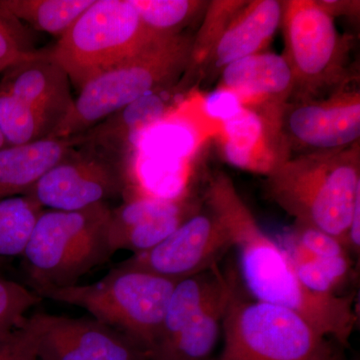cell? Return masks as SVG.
Listing matches in <instances>:
<instances>
[{
    "instance_id": "6da1fadb",
    "label": "cell",
    "mask_w": 360,
    "mask_h": 360,
    "mask_svg": "<svg viewBox=\"0 0 360 360\" xmlns=\"http://www.w3.org/2000/svg\"><path fill=\"white\" fill-rule=\"evenodd\" d=\"M205 200L229 231L243 283L255 300L292 310L322 336L347 347L357 321L354 295H321L307 290L288 251L260 229L226 175L210 180Z\"/></svg>"
},
{
    "instance_id": "7a4b0ae2",
    "label": "cell",
    "mask_w": 360,
    "mask_h": 360,
    "mask_svg": "<svg viewBox=\"0 0 360 360\" xmlns=\"http://www.w3.org/2000/svg\"><path fill=\"white\" fill-rule=\"evenodd\" d=\"M359 141L348 148L288 158L265 182L270 200L295 219L335 236L347 248L360 198Z\"/></svg>"
},
{
    "instance_id": "3957f363",
    "label": "cell",
    "mask_w": 360,
    "mask_h": 360,
    "mask_svg": "<svg viewBox=\"0 0 360 360\" xmlns=\"http://www.w3.org/2000/svg\"><path fill=\"white\" fill-rule=\"evenodd\" d=\"M193 39L160 35L141 51L91 78L51 139L77 136L141 97L179 84L191 58Z\"/></svg>"
},
{
    "instance_id": "277c9868",
    "label": "cell",
    "mask_w": 360,
    "mask_h": 360,
    "mask_svg": "<svg viewBox=\"0 0 360 360\" xmlns=\"http://www.w3.org/2000/svg\"><path fill=\"white\" fill-rule=\"evenodd\" d=\"M106 203L78 212L44 210L23 250L22 264L33 291L77 284L113 255L108 243L110 215Z\"/></svg>"
},
{
    "instance_id": "5b68a950",
    "label": "cell",
    "mask_w": 360,
    "mask_h": 360,
    "mask_svg": "<svg viewBox=\"0 0 360 360\" xmlns=\"http://www.w3.org/2000/svg\"><path fill=\"white\" fill-rule=\"evenodd\" d=\"M177 283L141 270L115 266L96 283L47 290L39 296L86 310L94 319L129 336L150 355Z\"/></svg>"
},
{
    "instance_id": "8992f818",
    "label": "cell",
    "mask_w": 360,
    "mask_h": 360,
    "mask_svg": "<svg viewBox=\"0 0 360 360\" xmlns=\"http://www.w3.org/2000/svg\"><path fill=\"white\" fill-rule=\"evenodd\" d=\"M160 35L167 34L146 28L131 0H94L49 52L79 91Z\"/></svg>"
},
{
    "instance_id": "52a82bcc",
    "label": "cell",
    "mask_w": 360,
    "mask_h": 360,
    "mask_svg": "<svg viewBox=\"0 0 360 360\" xmlns=\"http://www.w3.org/2000/svg\"><path fill=\"white\" fill-rule=\"evenodd\" d=\"M281 4L283 56L292 73L291 97L296 101L319 99L352 82L347 68L350 44L338 32L330 11L314 0Z\"/></svg>"
},
{
    "instance_id": "ba28073f",
    "label": "cell",
    "mask_w": 360,
    "mask_h": 360,
    "mask_svg": "<svg viewBox=\"0 0 360 360\" xmlns=\"http://www.w3.org/2000/svg\"><path fill=\"white\" fill-rule=\"evenodd\" d=\"M224 348L212 360H326L333 349L300 314L248 300L234 290L222 323Z\"/></svg>"
},
{
    "instance_id": "9c48e42d",
    "label": "cell",
    "mask_w": 360,
    "mask_h": 360,
    "mask_svg": "<svg viewBox=\"0 0 360 360\" xmlns=\"http://www.w3.org/2000/svg\"><path fill=\"white\" fill-rule=\"evenodd\" d=\"M127 163L91 146L71 149L25 194L42 210L78 212L124 191Z\"/></svg>"
},
{
    "instance_id": "30bf717a",
    "label": "cell",
    "mask_w": 360,
    "mask_h": 360,
    "mask_svg": "<svg viewBox=\"0 0 360 360\" xmlns=\"http://www.w3.org/2000/svg\"><path fill=\"white\" fill-rule=\"evenodd\" d=\"M229 231L207 208L196 212L150 250L116 265L179 281L210 269L231 248Z\"/></svg>"
},
{
    "instance_id": "8fae6325",
    "label": "cell",
    "mask_w": 360,
    "mask_h": 360,
    "mask_svg": "<svg viewBox=\"0 0 360 360\" xmlns=\"http://www.w3.org/2000/svg\"><path fill=\"white\" fill-rule=\"evenodd\" d=\"M323 99L296 101L283 112L281 127L288 146L291 142L305 153L335 150L359 142L360 94L350 84Z\"/></svg>"
},
{
    "instance_id": "7c38bea8",
    "label": "cell",
    "mask_w": 360,
    "mask_h": 360,
    "mask_svg": "<svg viewBox=\"0 0 360 360\" xmlns=\"http://www.w3.org/2000/svg\"><path fill=\"white\" fill-rule=\"evenodd\" d=\"M39 360H150L148 350L96 319L34 314Z\"/></svg>"
},
{
    "instance_id": "4fadbf2b",
    "label": "cell",
    "mask_w": 360,
    "mask_h": 360,
    "mask_svg": "<svg viewBox=\"0 0 360 360\" xmlns=\"http://www.w3.org/2000/svg\"><path fill=\"white\" fill-rule=\"evenodd\" d=\"M193 198L179 200L134 198L110 210L108 243L113 255L118 250L134 255L155 248L189 217L200 212Z\"/></svg>"
},
{
    "instance_id": "5bb4252c",
    "label": "cell",
    "mask_w": 360,
    "mask_h": 360,
    "mask_svg": "<svg viewBox=\"0 0 360 360\" xmlns=\"http://www.w3.org/2000/svg\"><path fill=\"white\" fill-rule=\"evenodd\" d=\"M2 73L0 89L18 98L51 129L52 134L68 115L75 101L70 77L65 70L51 58L49 51H35L30 58Z\"/></svg>"
},
{
    "instance_id": "9a60e30c",
    "label": "cell",
    "mask_w": 360,
    "mask_h": 360,
    "mask_svg": "<svg viewBox=\"0 0 360 360\" xmlns=\"http://www.w3.org/2000/svg\"><path fill=\"white\" fill-rule=\"evenodd\" d=\"M222 150L229 165L269 176L288 160L281 115L245 106L221 123Z\"/></svg>"
},
{
    "instance_id": "2e32d148",
    "label": "cell",
    "mask_w": 360,
    "mask_h": 360,
    "mask_svg": "<svg viewBox=\"0 0 360 360\" xmlns=\"http://www.w3.org/2000/svg\"><path fill=\"white\" fill-rule=\"evenodd\" d=\"M176 85L141 97L90 127L79 137V144L91 146L127 163L143 134L160 123L170 110Z\"/></svg>"
},
{
    "instance_id": "e0dca14e",
    "label": "cell",
    "mask_w": 360,
    "mask_h": 360,
    "mask_svg": "<svg viewBox=\"0 0 360 360\" xmlns=\"http://www.w3.org/2000/svg\"><path fill=\"white\" fill-rule=\"evenodd\" d=\"M219 89L238 96L243 105L251 99L266 101L269 106L283 108L292 94L290 65L283 56L260 52L229 63L222 70Z\"/></svg>"
},
{
    "instance_id": "ac0fdd59",
    "label": "cell",
    "mask_w": 360,
    "mask_h": 360,
    "mask_svg": "<svg viewBox=\"0 0 360 360\" xmlns=\"http://www.w3.org/2000/svg\"><path fill=\"white\" fill-rule=\"evenodd\" d=\"M283 4L276 0L246 1L225 28L208 65L217 70L266 49L281 26Z\"/></svg>"
},
{
    "instance_id": "d6986e66",
    "label": "cell",
    "mask_w": 360,
    "mask_h": 360,
    "mask_svg": "<svg viewBox=\"0 0 360 360\" xmlns=\"http://www.w3.org/2000/svg\"><path fill=\"white\" fill-rule=\"evenodd\" d=\"M79 137L44 139L0 149V200L25 195L75 146Z\"/></svg>"
},
{
    "instance_id": "ffe728a7",
    "label": "cell",
    "mask_w": 360,
    "mask_h": 360,
    "mask_svg": "<svg viewBox=\"0 0 360 360\" xmlns=\"http://www.w3.org/2000/svg\"><path fill=\"white\" fill-rule=\"evenodd\" d=\"M236 284L231 283L186 328L150 354V360H212Z\"/></svg>"
},
{
    "instance_id": "44dd1931",
    "label": "cell",
    "mask_w": 360,
    "mask_h": 360,
    "mask_svg": "<svg viewBox=\"0 0 360 360\" xmlns=\"http://www.w3.org/2000/svg\"><path fill=\"white\" fill-rule=\"evenodd\" d=\"M231 284L229 277L220 271L219 264L175 284L168 300L160 338L151 352L179 335Z\"/></svg>"
},
{
    "instance_id": "7402d4cb",
    "label": "cell",
    "mask_w": 360,
    "mask_h": 360,
    "mask_svg": "<svg viewBox=\"0 0 360 360\" xmlns=\"http://www.w3.org/2000/svg\"><path fill=\"white\" fill-rule=\"evenodd\" d=\"M94 0H0V7L33 30L60 39Z\"/></svg>"
},
{
    "instance_id": "603a6c76",
    "label": "cell",
    "mask_w": 360,
    "mask_h": 360,
    "mask_svg": "<svg viewBox=\"0 0 360 360\" xmlns=\"http://www.w3.org/2000/svg\"><path fill=\"white\" fill-rule=\"evenodd\" d=\"M42 210L25 195L0 200V269L21 257Z\"/></svg>"
},
{
    "instance_id": "cb8c5ba5",
    "label": "cell",
    "mask_w": 360,
    "mask_h": 360,
    "mask_svg": "<svg viewBox=\"0 0 360 360\" xmlns=\"http://www.w3.org/2000/svg\"><path fill=\"white\" fill-rule=\"evenodd\" d=\"M245 2L213 1L208 6L203 25L195 39H193L188 66L181 82L188 77H193L200 66L210 63L215 45L219 42L225 28L239 9L245 6Z\"/></svg>"
},
{
    "instance_id": "d4e9b609",
    "label": "cell",
    "mask_w": 360,
    "mask_h": 360,
    "mask_svg": "<svg viewBox=\"0 0 360 360\" xmlns=\"http://www.w3.org/2000/svg\"><path fill=\"white\" fill-rule=\"evenodd\" d=\"M143 25L158 34H179L202 7L195 0H131Z\"/></svg>"
},
{
    "instance_id": "484cf974",
    "label": "cell",
    "mask_w": 360,
    "mask_h": 360,
    "mask_svg": "<svg viewBox=\"0 0 360 360\" xmlns=\"http://www.w3.org/2000/svg\"><path fill=\"white\" fill-rule=\"evenodd\" d=\"M0 132L7 146L49 139L51 130L8 92L0 89Z\"/></svg>"
},
{
    "instance_id": "4316f807",
    "label": "cell",
    "mask_w": 360,
    "mask_h": 360,
    "mask_svg": "<svg viewBox=\"0 0 360 360\" xmlns=\"http://www.w3.org/2000/svg\"><path fill=\"white\" fill-rule=\"evenodd\" d=\"M41 300L35 291L0 277V338L20 326L26 312Z\"/></svg>"
},
{
    "instance_id": "83f0119b",
    "label": "cell",
    "mask_w": 360,
    "mask_h": 360,
    "mask_svg": "<svg viewBox=\"0 0 360 360\" xmlns=\"http://www.w3.org/2000/svg\"><path fill=\"white\" fill-rule=\"evenodd\" d=\"M20 21L0 7V72L25 59L33 51Z\"/></svg>"
},
{
    "instance_id": "f1b7e54d",
    "label": "cell",
    "mask_w": 360,
    "mask_h": 360,
    "mask_svg": "<svg viewBox=\"0 0 360 360\" xmlns=\"http://www.w3.org/2000/svg\"><path fill=\"white\" fill-rule=\"evenodd\" d=\"M0 360H39V328L34 315L0 338Z\"/></svg>"
},
{
    "instance_id": "f546056e",
    "label": "cell",
    "mask_w": 360,
    "mask_h": 360,
    "mask_svg": "<svg viewBox=\"0 0 360 360\" xmlns=\"http://www.w3.org/2000/svg\"><path fill=\"white\" fill-rule=\"evenodd\" d=\"M292 239L315 257H333L350 255L347 246L335 236L307 225L295 224Z\"/></svg>"
},
{
    "instance_id": "4dcf8cb0",
    "label": "cell",
    "mask_w": 360,
    "mask_h": 360,
    "mask_svg": "<svg viewBox=\"0 0 360 360\" xmlns=\"http://www.w3.org/2000/svg\"><path fill=\"white\" fill-rule=\"evenodd\" d=\"M243 108L238 96L225 89H217L203 98V112L212 120L224 122Z\"/></svg>"
},
{
    "instance_id": "1f68e13d",
    "label": "cell",
    "mask_w": 360,
    "mask_h": 360,
    "mask_svg": "<svg viewBox=\"0 0 360 360\" xmlns=\"http://www.w3.org/2000/svg\"><path fill=\"white\" fill-rule=\"evenodd\" d=\"M326 360H345V359H343L342 352L340 349H335V347H333Z\"/></svg>"
},
{
    "instance_id": "d6a6232c",
    "label": "cell",
    "mask_w": 360,
    "mask_h": 360,
    "mask_svg": "<svg viewBox=\"0 0 360 360\" xmlns=\"http://www.w3.org/2000/svg\"><path fill=\"white\" fill-rule=\"evenodd\" d=\"M6 142L4 141V136H2L1 132H0V149L6 148Z\"/></svg>"
}]
</instances>
